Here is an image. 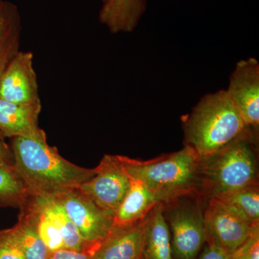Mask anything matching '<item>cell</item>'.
Returning <instances> with one entry per match:
<instances>
[{"mask_svg":"<svg viewBox=\"0 0 259 259\" xmlns=\"http://www.w3.org/2000/svg\"><path fill=\"white\" fill-rule=\"evenodd\" d=\"M50 259H90V255L86 252L74 251L63 248L51 253Z\"/></svg>","mask_w":259,"mask_h":259,"instance_id":"24","label":"cell"},{"mask_svg":"<svg viewBox=\"0 0 259 259\" xmlns=\"http://www.w3.org/2000/svg\"><path fill=\"white\" fill-rule=\"evenodd\" d=\"M158 203L148 214L147 233L142 259H174L169 228Z\"/></svg>","mask_w":259,"mask_h":259,"instance_id":"16","label":"cell"},{"mask_svg":"<svg viewBox=\"0 0 259 259\" xmlns=\"http://www.w3.org/2000/svg\"><path fill=\"white\" fill-rule=\"evenodd\" d=\"M227 259H259V226H255L244 243Z\"/></svg>","mask_w":259,"mask_h":259,"instance_id":"22","label":"cell"},{"mask_svg":"<svg viewBox=\"0 0 259 259\" xmlns=\"http://www.w3.org/2000/svg\"><path fill=\"white\" fill-rule=\"evenodd\" d=\"M0 259H26L9 228L0 231Z\"/></svg>","mask_w":259,"mask_h":259,"instance_id":"23","label":"cell"},{"mask_svg":"<svg viewBox=\"0 0 259 259\" xmlns=\"http://www.w3.org/2000/svg\"><path fill=\"white\" fill-rule=\"evenodd\" d=\"M41 109L42 106L19 105L0 98V139L47 135L38 125Z\"/></svg>","mask_w":259,"mask_h":259,"instance_id":"12","label":"cell"},{"mask_svg":"<svg viewBox=\"0 0 259 259\" xmlns=\"http://www.w3.org/2000/svg\"><path fill=\"white\" fill-rule=\"evenodd\" d=\"M10 141L13 167L32 195L52 196L78 187L96 174V167L83 168L65 159L48 144L47 135Z\"/></svg>","mask_w":259,"mask_h":259,"instance_id":"1","label":"cell"},{"mask_svg":"<svg viewBox=\"0 0 259 259\" xmlns=\"http://www.w3.org/2000/svg\"><path fill=\"white\" fill-rule=\"evenodd\" d=\"M22 207H25L30 213L39 236L51 253L64 248L60 232L33 195L31 194L28 200Z\"/></svg>","mask_w":259,"mask_h":259,"instance_id":"21","label":"cell"},{"mask_svg":"<svg viewBox=\"0 0 259 259\" xmlns=\"http://www.w3.org/2000/svg\"><path fill=\"white\" fill-rule=\"evenodd\" d=\"M102 2H103L104 4H105V3H107V2L109 1V0H102Z\"/></svg>","mask_w":259,"mask_h":259,"instance_id":"27","label":"cell"},{"mask_svg":"<svg viewBox=\"0 0 259 259\" xmlns=\"http://www.w3.org/2000/svg\"><path fill=\"white\" fill-rule=\"evenodd\" d=\"M211 199L222 204L250 226L259 225L258 185L224 192Z\"/></svg>","mask_w":259,"mask_h":259,"instance_id":"17","label":"cell"},{"mask_svg":"<svg viewBox=\"0 0 259 259\" xmlns=\"http://www.w3.org/2000/svg\"><path fill=\"white\" fill-rule=\"evenodd\" d=\"M52 197L77 228L91 255L113 228V214L99 207L77 187L61 191Z\"/></svg>","mask_w":259,"mask_h":259,"instance_id":"5","label":"cell"},{"mask_svg":"<svg viewBox=\"0 0 259 259\" xmlns=\"http://www.w3.org/2000/svg\"><path fill=\"white\" fill-rule=\"evenodd\" d=\"M148 223V214L131 226H114L91 253L90 259H142Z\"/></svg>","mask_w":259,"mask_h":259,"instance_id":"11","label":"cell"},{"mask_svg":"<svg viewBox=\"0 0 259 259\" xmlns=\"http://www.w3.org/2000/svg\"><path fill=\"white\" fill-rule=\"evenodd\" d=\"M1 1H2V0H0V2H1Z\"/></svg>","mask_w":259,"mask_h":259,"instance_id":"28","label":"cell"},{"mask_svg":"<svg viewBox=\"0 0 259 259\" xmlns=\"http://www.w3.org/2000/svg\"><path fill=\"white\" fill-rule=\"evenodd\" d=\"M0 162L13 165V156L10 146L0 139Z\"/></svg>","mask_w":259,"mask_h":259,"instance_id":"26","label":"cell"},{"mask_svg":"<svg viewBox=\"0 0 259 259\" xmlns=\"http://www.w3.org/2000/svg\"><path fill=\"white\" fill-rule=\"evenodd\" d=\"M185 145L199 157L219 151L250 132L225 90L204 97L183 121Z\"/></svg>","mask_w":259,"mask_h":259,"instance_id":"2","label":"cell"},{"mask_svg":"<svg viewBox=\"0 0 259 259\" xmlns=\"http://www.w3.org/2000/svg\"><path fill=\"white\" fill-rule=\"evenodd\" d=\"M171 247L177 259H194L204 241L203 213L197 205L182 204L169 216Z\"/></svg>","mask_w":259,"mask_h":259,"instance_id":"10","label":"cell"},{"mask_svg":"<svg viewBox=\"0 0 259 259\" xmlns=\"http://www.w3.org/2000/svg\"><path fill=\"white\" fill-rule=\"evenodd\" d=\"M208 202L203 213L204 241L230 255L244 243L256 226H250L214 199Z\"/></svg>","mask_w":259,"mask_h":259,"instance_id":"7","label":"cell"},{"mask_svg":"<svg viewBox=\"0 0 259 259\" xmlns=\"http://www.w3.org/2000/svg\"><path fill=\"white\" fill-rule=\"evenodd\" d=\"M0 98L19 105L42 106L31 51H19L0 76Z\"/></svg>","mask_w":259,"mask_h":259,"instance_id":"8","label":"cell"},{"mask_svg":"<svg viewBox=\"0 0 259 259\" xmlns=\"http://www.w3.org/2000/svg\"><path fill=\"white\" fill-rule=\"evenodd\" d=\"M248 127L259 124V64L255 59L240 61L231 76L227 90Z\"/></svg>","mask_w":259,"mask_h":259,"instance_id":"9","label":"cell"},{"mask_svg":"<svg viewBox=\"0 0 259 259\" xmlns=\"http://www.w3.org/2000/svg\"><path fill=\"white\" fill-rule=\"evenodd\" d=\"M18 221L9 228L26 259H50L51 253L39 236L35 223L25 207L20 209Z\"/></svg>","mask_w":259,"mask_h":259,"instance_id":"18","label":"cell"},{"mask_svg":"<svg viewBox=\"0 0 259 259\" xmlns=\"http://www.w3.org/2000/svg\"><path fill=\"white\" fill-rule=\"evenodd\" d=\"M228 255L226 253L214 247L207 245L205 250L201 255L199 259H227Z\"/></svg>","mask_w":259,"mask_h":259,"instance_id":"25","label":"cell"},{"mask_svg":"<svg viewBox=\"0 0 259 259\" xmlns=\"http://www.w3.org/2000/svg\"><path fill=\"white\" fill-rule=\"evenodd\" d=\"M33 196L60 232L65 249L88 253L86 243L77 228L71 222L57 201L52 196Z\"/></svg>","mask_w":259,"mask_h":259,"instance_id":"19","label":"cell"},{"mask_svg":"<svg viewBox=\"0 0 259 259\" xmlns=\"http://www.w3.org/2000/svg\"><path fill=\"white\" fill-rule=\"evenodd\" d=\"M119 158L127 175L142 181L158 203L164 205L184 196L198 194L199 156L190 146L148 161L124 156Z\"/></svg>","mask_w":259,"mask_h":259,"instance_id":"3","label":"cell"},{"mask_svg":"<svg viewBox=\"0 0 259 259\" xmlns=\"http://www.w3.org/2000/svg\"><path fill=\"white\" fill-rule=\"evenodd\" d=\"M250 132L216 152L199 157V192L207 199L258 185V167Z\"/></svg>","mask_w":259,"mask_h":259,"instance_id":"4","label":"cell"},{"mask_svg":"<svg viewBox=\"0 0 259 259\" xmlns=\"http://www.w3.org/2000/svg\"><path fill=\"white\" fill-rule=\"evenodd\" d=\"M146 10L145 0H109L100 13V21L110 32H131Z\"/></svg>","mask_w":259,"mask_h":259,"instance_id":"15","label":"cell"},{"mask_svg":"<svg viewBox=\"0 0 259 259\" xmlns=\"http://www.w3.org/2000/svg\"><path fill=\"white\" fill-rule=\"evenodd\" d=\"M95 176L77 188L101 208L115 214L130 187V178L119 156L105 155Z\"/></svg>","mask_w":259,"mask_h":259,"instance_id":"6","label":"cell"},{"mask_svg":"<svg viewBox=\"0 0 259 259\" xmlns=\"http://www.w3.org/2000/svg\"><path fill=\"white\" fill-rule=\"evenodd\" d=\"M128 177V190L114 214L115 226H127L139 223L158 204L154 194L142 181L129 175Z\"/></svg>","mask_w":259,"mask_h":259,"instance_id":"13","label":"cell"},{"mask_svg":"<svg viewBox=\"0 0 259 259\" xmlns=\"http://www.w3.org/2000/svg\"><path fill=\"white\" fill-rule=\"evenodd\" d=\"M31 196L13 165L0 162V208L20 209Z\"/></svg>","mask_w":259,"mask_h":259,"instance_id":"20","label":"cell"},{"mask_svg":"<svg viewBox=\"0 0 259 259\" xmlns=\"http://www.w3.org/2000/svg\"><path fill=\"white\" fill-rule=\"evenodd\" d=\"M22 20L18 6L0 2V76L10 61L20 51Z\"/></svg>","mask_w":259,"mask_h":259,"instance_id":"14","label":"cell"}]
</instances>
